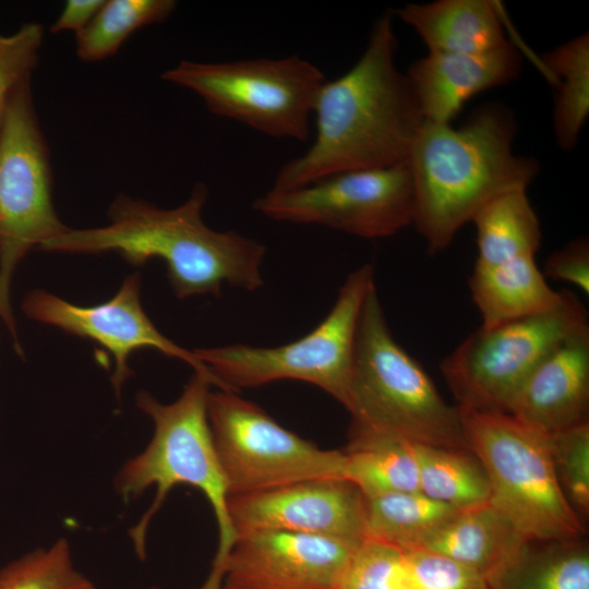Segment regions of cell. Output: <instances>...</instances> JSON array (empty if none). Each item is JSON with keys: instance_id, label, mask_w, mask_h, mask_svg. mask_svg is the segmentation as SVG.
Listing matches in <instances>:
<instances>
[{"instance_id": "obj_2", "label": "cell", "mask_w": 589, "mask_h": 589, "mask_svg": "<svg viewBox=\"0 0 589 589\" xmlns=\"http://www.w3.org/2000/svg\"><path fill=\"white\" fill-rule=\"evenodd\" d=\"M208 199L197 183L190 196L173 208H161L125 194L108 207L109 223L88 229L68 228L40 247L47 252L95 254L116 252L140 266L152 259L165 262L167 276L179 299L219 296L229 285L248 291L264 285L262 264L266 247L236 231H218L205 225Z\"/></svg>"}, {"instance_id": "obj_16", "label": "cell", "mask_w": 589, "mask_h": 589, "mask_svg": "<svg viewBox=\"0 0 589 589\" xmlns=\"http://www.w3.org/2000/svg\"><path fill=\"white\" fill-rule=\"evenodd\" d=\"M589 325L580 328L530 373L508 413L553 433L588 421Z\"/></svg>"}, {"instance_id": "obj_17", "label": "cell", "mask_w": 589, "mask_h": 589, "mask_svg": "<svg viewBox=\"0 0 589 589\" xmlns=\"http://www.w3.org/2000/svg\"><path fill=\"white\" fill-rule=\"evenodd\" d=\"M521 56L512 41L481 53L430 52L406 76L425 121L449 123L474 95L513 81Z\"/></svg>"}, {"instance_id": "obj_32", "label": "cell", "mask_w": 589, "mask_h": 589, "mask_svg": "<svg viewBox=\"0 0 589 589\" xmlns=\"http://www.w3.org/2000/svg\"><path fill=\"white\" fill-rule=\"evenodd\" d=\"M414 589H490L474 572L438 553L406 548Z\"/></svg>"}, {"instance_id": "obj_28", "label": "cell", "mask_w": 589, "mask_h": 589, "mask_svg": "<svg viewBox=\"0 0 589 589\" xmlns=\"http://www.w3.org/2000/svg\"><path fill=\"white\" fill-rule=\"evenodd\" d=\"M0 589H96L72 563L69 542L56 541L0 568Z\"/></svg>"}, {"instance_id": "obj_1", "label": "cell", "mask_w": 589, "mask_h": 589, "mask_svg": "<svg viewBox=\"0 0 589 589\" xmlns=\"http://www.w3.org/2000/svg\"><path fill=\"white\" fill-rule=\"evenodd\" d=\"M392 13L374 23L365 50L315 99V137L277 172L272 190L287 191L351 170L408 160L424 119L406 74L396 65Z\"/></svg>"}, {"instance_id": "obj_25", "label": "cell", "mask_w": 589, "mask_h": 589, "mask_svg": "<svg viewBox=\"0 0 589 589\" xmlns=\"http://www.w3.org/2000/svg\"><path fill=\"white\" fill-rule=\"evenodd\" d=\"M458 510L420 491L365 497V539L413 548Z\"/></svg>"}, {"instance_id": "obj_33", "label": "cell", "mask_w": 589, "mask_h": 589, "mask_svg": "<svg viewBox=\"0 0 589 589\" xmlns=\"http://www.w3.org/2000/svg\"><path fill=\"white\" fill-rule=\"evenodd\" d=\"M544 277L565 281L589 293V241L582 237L553 252L545 261Z\"/></svg>"}, {"instance_id": "obj_11", "label": "cell", "mask_w": 589, "mask_h": 589, "mask_svg": "<svg viewBox=\"0 0 589 589\" xmlns=\"http://www.w3.org/2000/svg\"><path fill=\"white\" fill-rule=\"evenodd\" d=\"M207 416L230 495L317 478H346L344 450L323 449L233 390H211Z\"/></svg>"}, {"instance_id": "obj_4", "label": "cell", "mask_w": 589, "mask_h": 589, "mask_svg": "<svg viewBox=\"0 0 589 589\" xmlns=\"http://www.w3.org/2000/svg\"><path fill=\"white\" fill-rule=\"evenodd\" d=\"M212 386L223 389L216 377L194 372L181 395L170 404L140 390L135 404L152 419L153 437L142 453L123 465L115 479V488L124 500L136 498L149 488H156L149 508L129 531L141 560L146 557L151 520L168 493L178 484L202 492L216 519L218 545L208 576L199 589H223L225 565L238 537L230 517L229 486L208 422L207 399Z\"/></svg>"}, {"instance_id": "obj_29", "label": "cell", "mask_w": 589, "mask_h": 589, "mask_svg": "<svg viewBox=\"0 0 589 589\" xmlns=\"http://www.w3.org/2000/svg\"><path fill=\"white\" fill-rule=\"evenodd\" d=\"M336 589H414L407 549L365 539L352 554Z\"/></svg>"}, {"instance_id": "obj_20", "label": "cell", "mask_w": 589, "mask_h": 589, "mask_svg": "<svg viewBox=\"0 0 589 589\" xmlns=\"http://www.w3.org/2000/svg\"><path fill=\"white\" fill-rule=\"evenodd\" d=\"M522 255L489 267H473L469 288L482 324L490 327L557 306L563 290L552 289L536 263Z\"/></svg>"}, {"instance_id": "obj_5", "label": "cell", "mask_w": 589, "mask_h": 589, "mask_svg": "<svg viewBox=\"0 0 589 589\" xmlns=\"http://www.w3.org/2000/svg\"><path fill=\"white\" fill-rule=\"evenodd\" d=\"M349 434L395 437L414 444L469 449L458 407L393 337L376 287L359 318L349 400Z\"/></svg>"}, {"instance_id": "obj_3", "label": "cell", "mask_w": 589, "mask_h": 589, "mask_svg": "<svg viewBox=\"0 0 589 589\" xmlns=\"http://www.w3.org/2000/svg\"><path fill=\"white\" fill-rule=\"evenodd\" d=\"M515 119L494 104L464 125L423 121L407 164L414 192L413 225L428 250H445L459 229L489 202L526 191L539 164L515 155Z\"/></svg>"}, {"instance_id": "obj_19", "label": "cell", "mask_w": 589, "mask_h": 589, "mask_svg": "<svg viewBox=\"0 0 589 589\" xmlns=\"http://www.w3.org/2000/svg\"><path fill=\"white\" fill-rule=\"evenodd\" d=\"M396 14L411 26L430 52L481 53L509 43L500 5L489 0L410 3Z\"/></svg>"}, {"instance_id": "obj_13", "label": "cell", "mask_w": 589, "mask_h": 589, "mask_svg": "<svg viewBox=\"0 0 589 589\" xmlns=\"http://www.w3.org/2000/svg\"><path fill=\"white\" fill-rule=\"evenodd\" d=\"M140 289L141 277L135 273L124 278L111 299L99 304L79 305L49 291L35 289L25 296L21 306L33 321L93 339L106 348L115 360L110 380L118 397L133 374L129 365L131 354L143 348L158 350L188 363L194 372L216 377L194 351L182 348L157 329L141 304Z\"/></svg>"}, {"instance_id": "obj_8", "label": "cell", "mask_w": 589, "mask_h": 589, "mask_svg": "<svg viewBox=\"0 0 589 589\" xmlns=\"http://www.w3.org/2000/svg\"><path fill=\"white\" fill-rule=\"evenodd\" d=\"M31 77L12 93L0 123V318L22 357L10 299L14 271L32 249H40L69 228L53 206L49 149Z\"/></svg>"}, {"instance_id": "obj_23", "label": "cell", "mask_w": 589, "mask_h": 589, "mask_svg": "<svg viewBox=\"0 0 589 589\" xmlns=\"http://www.w3.org/2000/svg\"><path fill=\"white\" fill-rule=\"evenodd\" d=\"M541 68L556 87L553 111L557 144L575 147L589 115V37L577 36L544 55Z\"/></svg>"}, {"instance_id": "obj_34", "label": "cell", "mask_w": 589, "mask_h": 589, "mask_svg": "<svg viewBox=\"0 0 589 589\" xmlns=\"http://www.w3.org/2000/svg\"><path fill=\"white\" fill-rule=\"evenodd\" d=\"M105 0H68L52 23L50 32H74L75 35L83 31L103 7Z\"/></svg>"}, {"instance_id": "obj_22", "label": "cell", "mask_w": 589, "mask_h": 589, "mask_svg": "<svg viewBox=\"0 0 589 589\" xmlns=\"http://www.w3.org/2000/svg\"><path fill=\"white\" fill-rule=\"evenodd\" d=\"M477 229L476 267L536 255L541 243L540 221L526 191L500 195L473 217Z\"/></svg>"}, {"instance_id": "obj_12", "label": "cell", "mask_w": 589, "mask_h": 589, "mask_svg": "<svg viewBox=\"0 0 589 589\" xmlns=\"http://www.w3.org/2000/svg\"><path fill=\"white\" fill-rule=\"evenodd\" d=\"M252 208L278 221L321 225L378 239L413 225V182L407 161L351 170L287 191L271 189Z\"/></svg>"}, {"instance_id": "obj_27", "label": "cell", "mask_w": 589, "mask_h": 589, "mask_svg": "<svg viewBox=\"0 0 589 589\" xmlns=\"http://www.w3.org/2000/svg\"><path fill=\"white\" fill-rule=\"evenodd\" d=\"M175 0H105L92 22L75 35V53L83 62L113 56L142 27L161 23L176 10Z\"/></svg>"}, {"instance_id": "obj_35", "label": "cell", "mask_w": 589, "mask_h": 589, "mask_svg": "<svg viewBox=\"0 0 589 589\" xmlns=\"http://www.w3.org/2000/svg\"><path fill=\"white\" fill-rule=\"evenodd\" d=\"M147 589H158V588H156V587H151V588H147Z\"/></svg>"}, {"instance_id": "obj_21", "label": "cell", "mask_w": 589, "mask_h": 589, "mask_svg": "<svg viewBox=\"0 0 589 589\" xmlns=\"http://www.w3.org/2000/svg\"><path fill=\"white\" fill-rule=\"evenodd\" d=\"M346 477L365 497L419 491V471L413 443L405 440L349 434Z\"/></svg>"}, {"instance_id": "obj_18", "label": "cell", "mask_w": 589, "mask_h": 589, "mask_svg": "<svg viewBox=\"0 0 589 589\" xmlns=\"http://www.w3.org/2000/svg\"><path fill=\"white\" fill-rule=\"evenodd\" d=\"M530 542L489 502L459 509L416 546L444 555L493 589L525 555Z\"/></svg>"}, {"instance_id": "obj_6", "label": "cell", "mask_w": 589, "mask_h": 589, "mask_svg": "<svg viewBox=\"0 0 589 589\" xmlns=\"http://www.w3.org/2000/svg\"><path fill=\"white\" fill-rule=\"evenodd\" d=\"M459 412L468 447L489 480V503L530 542L579 539L584 527L558 483L549 433L508 412Z\"/></svg>"}, {"instance_id": "obj_7", "label": "cell", "mask_w": 589, "mask_h": 589, "mask_svg": "<svg viewBox=\"0 0 589 589\" xmlns=\"http://www.w3.org/2000/svg\"><path fill=\"white\" fill-rule=\"evenodd\" d=\"M373 287L371 265L350 273L325 318L292 342L277 347L236 344L193 351L225 390L294 380L317 386L346 408L359 318Z\"/></svg>"}, {"instance_id": "obj_10", "label": "cell", "mask_w": 589, "mask_h": 589, "mask_svg": "<svg viewBox=\"0 0 589 589\" xmlns=\"http://www.w3.org/2000/svg\"><path fill=\"white\" fill-rule=\"evenodd\" d=\"M587 325L579 298L563 290L562 301L550 311L480 326L444 358L441 372L459 409L508 412L536 366Z\"/></svg>"}, {"instance_id": "obj_30", "label": "cell", "mask_w": 589, "mask_h": 589, "mask_svg": "<svg viewBox=\"0 0 589 589\" xmlns=\"http://www.w3.org/2000/svg\"><path fill=\"white\" fill-rule=\"evenodd\" d=\"M555 473L578 516L589 513V423L549 433Z\"/></svg>"}, {"instance_id": "obj_31", "label": "cell", "mask_w": 589, "mask_h": 589, "mask_svg": "<svg viewBox=\"0 0 589 589\" xmlns=\"http://www.w3.org/2000/svg\"><path fill=\"white\" fill-rule=\"evenodd\" d=\"M44 41L40 23L23 24L11 35H0V123L8 100L37 64Z\"/></svg>"}, {"instance_id": "obj_24", "label": "cell", "mask_w": 589, "mask_h": 589, "mask_svg": "<svg viewBox=\"0 0 589 589\" xmlns=\"http://www.w3.org/2000/svg\"><path fill=\"white\" fill-rule=\"evenodd\" d=\"M413 445L421 493L457 509L489 502L486 473L470 449Z\"/></svg>"}, {"instance_id": "obj_15", "label": "cell", "mask_w": 589, "mask_h": 589, "mask_svg": "<svg viewBox=\"0 0 589 589\" xmlns=\"http://www.w3.org/2000/svg\"><path fill=\"white\" fill-rule=\"evenodd\" d=\"M237 536L279 529L360 544L366 538L365 496L346 478H317L229 501Z\"/></svg>"}, {"instance_id": "obj_14", "label": "cell", "mask_w": 589, "mask_h": 589, "mask_svg": "<svg viewBox=\"0 0 589 589\" xmlns=\"http://www.w3.org/2000/svg\"><path fill=\"white\" fill-rule=\"evenodd\" d=\"M360 544L279 529L251 530L237 537L223 589H336Z\"/></svg>"}, {"instance_id": "obj_9", "label": "cell", "mask_w": 589, "mask_h": 589, "mask_svg": "<svg viewBox=\"0 0 589 589\" xmlns=\"http://www.w3.org/2000/svg\"><path fill=\"white\" fill-rule=\"evenodd\" d=\"M160 77L196 94L214 115L276 139L306 141L325 82L310 61L292 55L230 62L181 60Z\"/></svg>"}, {"instance_id": "obj_26", "label": "cell", "mask_w": 589, "mask_h": 589, "mask_svg": "<svg viewBox=\"0 0 589 589\" xmlns=\"http://www.w3.org/2000/svg\"><path fill=\"white\" fill-rule=\"evenodd\" d=\"M578 540L532 542L493 589H589V551Z\"/></svg>"}]
</instances>
